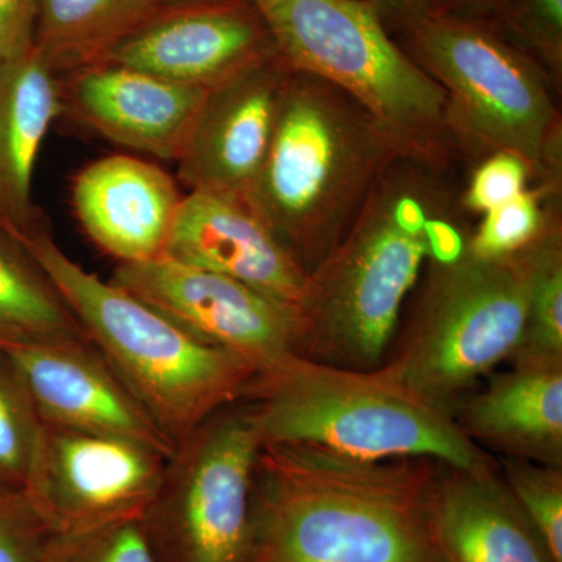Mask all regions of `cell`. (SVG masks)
<instances>
[{
    "mask_svg": "<svg viewBox=\"0 0 562 562\" xmlns=\"http://www.w3.org/2000/svg\"><path fill=\"white\" fill-rule=\"evenodd\" d=\"M503 482L509 487L520 508L562 562V469L538 462L503 458Z\"/></svg>",
    "mask_w": 562,
    "mask_h": 562,
    "instance_id": "cell-27",
    "label": "cell"
},
{
    "mask_svg": "<svg viewBox=\"0 0 562 562\" xmlns=\"http://www.w3.org/2000/svg\"><path fill=\"white\" fill-rule=\"evenodd\" d=\"M61 114L60 81L35 47L0 66V228L11 236L41 220L33 173L52 122Z\"/></svg>",
    "mask_w": 562,
    "mask_h": 562,
    "instance_id": "cell-20",
    "label": "cell"
},
{
    "mask_svg": "<svg viewBox=\"0 0 562 562\" xmlns=\"http://www.w3.org/2000/svg\"><path fill=\"white\" fill-rule=\"evenodd\" d=\"M391 35L406 25L439 13L441 0H366Z\"/></svg>",
    "mask_w": 562,
    "mask_h": 562,
    "instance_id": "cell-32",
    "label": "cell"
},
{
    "mask_svg": "<svg viewBox=\"0 0 562 562\" xmlns=\"http://www.w3.org/2000/svg\"><path fill=\"white\" fill-rule=\"evenodd\" d=\"M509 364L462 403L454 422L476 446L562 469V361Z\"/></svg>",
    "mask_w": 562,
    "mask_h": 562,
    "instance_id": "cell-19",
    "label": "cell"
},
{
    "mask_svg": "<svg viewBox=\"0 0 562 562\" xmlns=\"http://www.w3.org/2000/svg\"><path fill=\"white\" fill-rule=\"evenodd\" d=\"M50 535L24 492L0 491V562H43Z\"/></svg>",
    "mask_w": 562,
    "mask_h": 562,
    "instance_id": "cell-30",
    "label": "cell"
},
{
    "mask_svg": "<svg viewBox=\"0 0 562 562\" xmlns=\"http://www.w3.org/2000/svg\"><path fill=\"white\" fill-rule=\"evenodd\" d=\"M36 0H0V44L5 60H14L33 49Z\"/></svg>",
    "mask_w": 562,
    "mask_h": 562,
    "instance_id": "cell-31",
    "label": "cell"
},
{
    "mask_svg": "<svg viewBox=\"0 0 562 562\" xmlns=\"http://www.w3.org/2000/svg\"><path fill=\"white\" fill-rule=\"evenodd\" d=\"M88 339L57 284L0 228V347Z\"/></svg>",
    "mask_w": 562,
    "mask_h": 562,
    "instance_id": "cell-22",
    "label": "cell"
},
{
    "mask_svg": "<svg viewBox=\"0 0 562 562\" xmlns=\"http://www.w3.org/2000/svg\"><path fill=\"white\" fill-rule=\"evenodd\" d=\"M165 0H36V54L55 76L105 65Z\"/></svg>",
    "mask_w": 562,
    "mask_h": 562,
    "instance_id": "cell-21",
    "label": "cell"
},
{
    "mask_svg": "<svg viewBox=\"0 0 562 562\" xmlns=\"http://www.w3.org/2000/svg\"><path fill=\"white\" fill-rule=\"evenodd\" d=\"M14 238L43 266L92 346L173 446L211 414L246 397L254 368L81 268L41 220Z\"/></svg>",
    "mask_w": 562,
    "mask_h": 562,
    "instance_id": "cell-4",
    "label": "cell"
},
{
    "mask_svg": "<svg viewBox=\"0 0 562 562\" xmlns=\"http://www.w3.org/2000/svg\"><path fill=\"white\" fill-rule=\"evenodd\" d=\"M290 68L279 55L211 88L183 154L179 179L190 191L247 194L271 144Z\"/></svg>",
    "mask_w": 562,
    "mask_h": 562,
    "instance_id": "cell-16",
    "label": "cell"
},
{
    "mask_svg": "<svg viewBox=\"0 0 562 562\" xmlns=\"http://www.w3.org/2000/svg\"><path fill=\"white\" fill-rule=\"evenodd\" d=\"M206 92L105 63L60 81L61 114L117 146L177 162Z\"/></svg>",
    "mask_w": 562,
    "mask_h": 562,
    "instance_id": "cell-15",
    "label": "cell"
},
{
    "mask_svg": "<svg viewBox=\"0 0 562 562\" xmlns=\"http://www.w3.org/2000/svg\"><path fill=\"white\" fill-rule=\"evenodd\" d=\"M436 464L261 446L246 562H441L428 524Z\"/></svg>",
    "mask_w": 562,
    "mask_h": 562,
    "instance_id": "cell-1",
    "label": "cell"
},
{
    "mask_svg": "<svg viewBox=\"0 0 562 562\" xmlns=\"http://www.w3.org/2000/svg\"><path fill=\"white\" fill-rule=\"evenodd\" d=\"M560 221L509 257L483 258L468 247L452 265L428 262L401 351L375 372L454 420L480 379L519 344L539 251Z\"/></svg>",
    "mask_w": 562,
    "mask_h": 562,
    "instance_id": "cell-7",
    "label": "cell"
},
{
    "mask_svg": "<svg viewBox=\"0 0 562 562\" xmlns=\"http://www.w3.org/2000/svg\"><path fill=\"white\" fill-rule=\"evenodd\" d=\"M261 442L243 401L211 414L177 443L143 514L160 562H246Z\"/></svg>",
    "mask_w": 562,
    "mask_h": 562,
    "instance_id": "cell-9",
    "label": "cell"
},
{
    "mask_svg": "<svg viewBox=\"0 0 562 562\" xmlns=\"http://www.w3.org/2000/svg\"><path fill=\"white\" fill-rule=\"evenodd\" d=\"M392 36L446 92L443 117L458 158L479 162L512 151L530 166V187L561 195V92L531 55L490 24L442 13Z\"/></svg>",
    "mask_w": 562,
    "mask_h": 562,
    "instance_id": "cell-6",
    "label": "cell"
},
{
    "mask_svg": "<svg viewBox=\"0 0 562 562\" xmlns=\"http://www.w3.org/2000/svg\"><path fill=\"white\" fill-rule=\"evenodd\" d=\"M110 281L257 375L295 353L299 313L231 277L158 258L116 265Z\"/></svg>",
    "mask_w": 562,
    "mask_h": 562,
    "instance_id": "cell-11",
    "label": "cell"
},
{
    "mask_svg": "<svg viewBox=\"0 0 562 562\" xmlns=\"http://www.w3.org/2000/svg\"><path fill=\"white\" fill-rule=\"evenodd\" d=\"M162 258L241 281L301 316L310 273L246 194L183 195Z\"/></svg>",
    "mask_w": 562,
    "mask_h": 562,
    "instance_id": "cell-13",
    "label": "cell"
},
{
    "mask_svg": "<svg viewBox=\"0 0 562 562\" xmlns=\"http://www.w3.org/2000/svg\"><path fill=\"white\" fill-rule=\"evenodd\" d=\"M513 0H441L439 13L457 20L483 22L497 29Z\"/></svg>",
    "mask_w": 562,
    "mask_h": 562,
    "instance_id": "cell-33",
    "label": "cell"
},
{
    "mask_svg": "<svg viewBox=\"0 0 562 562\" xmlns=\"http://www.w3.org/2000/svg\"><path fill=\"white\" fill-rule=\"evenodd\" d=\"M168 458L120 436L41 424L24 494L52 535L140 519Z\"/></svg>",
    "mask_w": 562,
    "mask_h": 562,
    "instance_id": "cell-10",
    "label": "cell"
},
{
    "mask_svg": "<svg viewBox=\"0 0 562 562\" xmlns=\"http://www.w3.org/2000/svg\"><path fill=\"white\" fill-rule=\"evenodd\" d=\"M530 166L512 151H495L475 165L468 184L460 192L464 213L486 214L530 187Z\"/></svg>",
    "mask_w": 562,
    "mask_h": 562,
    "instance_id": "cell-29",
    "label": "cell"
},
{
    "mask_svg": "<svg viewBox=\"0 0 562 562\" xmlns=\"http://www.w3.org/2000/svg\"><path fill=\"white\" fill-rule=\"evenodd\" d=\"M3 61H5V55H3L2 44H0V66L3 65Z\"/></svg>",
    "mask_w": 562,
    "mask_h": 562,
    "instance_id": "cell-34",
    "label": "cell"
},
{
    "mask_svg": "<svg viewBox=\"0 0 562 562\" xmlns=\"http://www.w3.org/2000/svg\"><path fill=\"white\" fill-rule=\"evenodd\" d=\"M497 31L531 55L562 91V0H513Z\"/></svg>",
    "mask_w": 562,
    "mask_h": 562,
    "instance_id": "cell-28",
    "label": "cell"
},
{
    "mask_svg": "<svg viewBox=\"0 0 562 562\" xmlns=\"http://www.w3.org/2000/svg\"><path fill=\"white\" fill-rule=\"evenodd\" d=\"M2 349L16 366L41 424L120 436L166 457L176 450L90 339Z\"/></svg>",
    "mask_w": 562,
    "mask_h": 562,
    "instance_id": "cell-14",
    "label": "cell"
},
{
    "mask_svg": "<svg viewBox=\"0 0 562 562\" xmlns=\"http://www.w3.org/2000/svg\"><path fill=\"white\" fill-rule=\"evenodd\" d=\"M558 216L561 195L528 187L517 198L483 214L469 238V251L483 258L509 257L535 243Z\"/></svg>",
    "mask_w": 562,
    "mask_h": 562,
    "instance_id": "cell-25",
    "label": "cell"
},
{
    "mask_svg": "<svg viewBox=\"0 0 562 562\" xmlns=\"http://www.w3.org/2000/svg\"><path fill=\"white\" fill-rule=\"evenodd\" d=\"M284 65L341 88L413 157L452 168L446 92L366 0H250Z\"/></svg>",
    "mask_w": 562,
    "mask_h": 562,
    "instance_id": "cell-8",
    "label": "cell"
},
{
    "mask_svg": "<svg viewBox=\"0 0 562 562\" xmlns=\"http://www.w3.org/2000/svg\"><path fill=\"white\" fill-rule=\"evenodd\" d=\"M166 3L188 2V0H165Z\"/></svg>",
    "mask_w": 562,
    "mask_h": 562,
    "instance_id": "cell-35",
    "label": "cell"
},
{
    "mask_svg": "<svg viewBox=\"0 0 562 562\" xmlns=\"http://www.w3.org/2000/svg\"><path fill=\"white\" fill-rule=\"evenodd\" d=\"M261 446L355 461L422 458L462 469L495 464L452 417L362 372L288 355L255 375L243 398Z\"/></svg>",
    "mask_w": 562,
    "mask_h": 562,
    "instance_id": "cell-5",
    "label": "cell"
},
{
    "mask_svg": "<svg viewBox=\"0 0 562 562\" xmlns=\"http://www.w3.org/2000/svg\"><path fill=\"white\" fill-rule=\"evenodd\" d=\"M509 362L562 361V221L543 238L522 336Z\"/></svg>",
    "mask_w": 562,
    "mask_h": 562,
    "instance_id": "cell-23",
    "label": "cell"
},
{
    "mask_svg": "<svg viewBox=\"0 0 562 562\" xmlns=\"http://www.w3.org/2000/svg\"><path fill=\"white\" fill-rule=\"evenodd\" d=\"M277 55L250 0H188L166 3L106 63L211 90Z\"/></svg>",
    "mask_w": 562,
    "mask_h": 562,
    "instance_id": "cell-12",
    "label": "cell"
},
{
    "mask_svg": "<svg viewBox=\"0 0 562 562\" xmlns=\"http://www.w3.org/2000/svg\"><path fill=\"white\" fill-rule=\"evenodd\" d=\"M428 524L441 562H557L501 468L436 464Z\"/></svg>",
    "mask_w": 562,
    "mask_h": 562,
    "instance_id": "cell-18",
    "label": "cell"
},
{
    "mask_svg": "<svg viewBox=\"0 0 562 562\" xmlns=\"http://www.w3.org/2000/svg\"><path fill=\"white\" fill-rule=\"evenodd\" d=\"M41 420L16 366L0 347V491L24 492Z\"/></svg>",
    "mask_w": 562,
    "mask_h": 562,
    "instance_id": "cell-24",
    "label": "cell"
},
{
    "mask_svg": "<svg viewBox=\"0 0 562 562\" xmlns=\"http://www.w3.org/2000/svg\"><path fill=\"white\" fill-rule=\"evenodd\" d=\"M450 173L413 155L387 166L341 243L310 276L295 355L351 371L380 368L428 260V222L460 201Z\"/></svg>",
    "mask_w": 562,
    "mask_h": 562,
    "instance_id": "cell-2",
    "label": "cell"
},
{
    "mask_svg": "<svg viewBox=\"0 0 562 562\" xmlns=\"http://www.w3.org/2000/svg\"><path fill=\"white\" fill-rule=\"evenodd\" d=\"M401 155L409 154L357 99L290 69L271 144L246 195L312 276Z\"/></svg>",
    "mask_w": 562,
    "mask_h": 562,
    "instance_id": "cell-3",
    "label": "cell"
},
{
    "mask_svg": "<svg viewBox=\"0 0 562 562\" xmlns=\"http://www.w3.org/2000/svg\"><path fill=\"white\" fill-rule=\"evenodd\" d=\"M43 562H160L143 520L125 519L90 530L50 535Z\"/></svg>",
    "mask_w": 562,
    "mask_h": 562,
    "instance_id": "cell-26",
    "label": "cell"
},
{
    "mask_svg": "<svg viewBox=\"0 0 562 562\" xmlns=\"http://www.w3.org/2000/svg\"><path fill=\"white\" fill-rule=\"evenodd\" d=\"M181 201L169 173L131 155L90 162L72 183L77 221L117 265L162 258Z\"/></svg>",
    "mask_w": 562,
    "mask_h": 562,
    "instance_id": "cell-17",
    "label": "cell"
}]
</instances>
